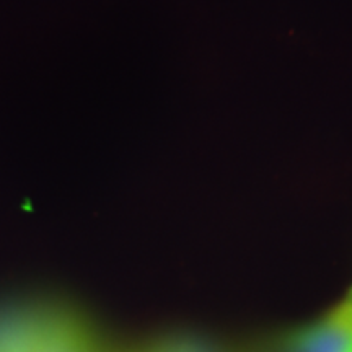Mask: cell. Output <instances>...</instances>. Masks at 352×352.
<instances>
[{"mask_svg":"<svg viewBox=\"0 0 352 352\" xmlns=\"http://www.w3.org/2000/svg\"><path fill=\"white\" fill-rule=\"evenodd\" d=\"M287 351L352 352V289L323 318L290 334Z\"/></svg>","mask_w":352,"mask_h":352,"instance_id":"obj_1","label":"cell"}]
</instances>
